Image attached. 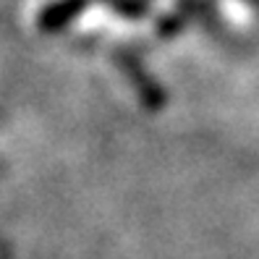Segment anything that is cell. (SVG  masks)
<instances>
[{
    "label": "cell",
    "instance_id": "obj_1",
    "mask_svg": "<svg viewBox=\"0 0 259 259\" xmlns=\"http://www.w3.org/2000/svg\"><path fill=\"white\" fill-rule=\"evenodd\" d=\"M87 0H55V3L45 6L39 13V26L42 29H60L66 21H71L76 13L84 8Z\"/></svg>",
    "mask_w": 259,
    "mask_h": 259
}]
</instances>
